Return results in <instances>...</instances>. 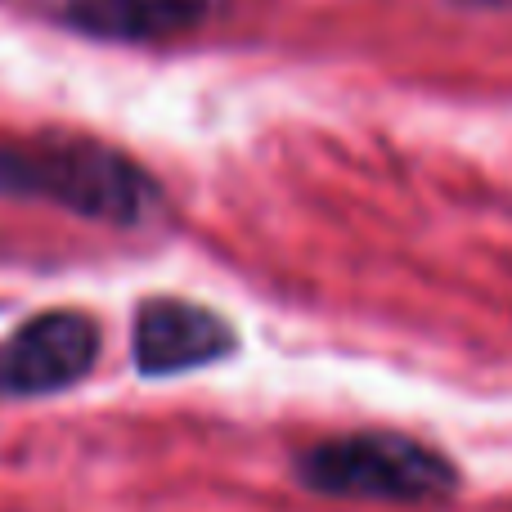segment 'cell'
Listing matches in <instances>:
<instances>
[{
    "instance_id": "obj_3",
    "label": "cell",
    "mask_w": 512,
    "mask_h": 512,
    "mask_svg": "<svg viewBox=\"0 0 512 512\" xmlns=\"http://www.w3.org/2000/svg\"><path fill=\"white\" fill-rule=\"evenodd\" d=\"M99 324L81 310H45L0 342V396H54L95 369Z\"/></svg>"
},
{
    "instance_id": "obj_6",
    "label": "cell",
    "mask_w": 512,
    "mask_h": 512,
    "mask_svg": "<svg viewBox=\"0 0 512 512\" xmlns=\"http://www.w3.org/2000/svg\"><path fill=\"white\" fill-rule=\"evenodd\" d=\"M481 5H499V0H481Z\"/></svg>"
},
{
    "instance_id": "obj_5",
    "label": "cell",
    "mask_w": 512,
    "mask_h": 512,
    "mask_svg": "<svg viewBox=\"0 0 512 512\" xmlns=\"http://www.w3.org/2000/svg\"><path fill=\"white\" fill-rule=\"evenodd\" d=\"M54 23L95 41L158 45L189 36L212 18L216 0H41Z\"/></svg>"
},
{
    "instance_id": "obj_4",
    "label": "cell",
    "mask_w": 512,
    "mask_h": 512,
    "mask_svg": "<svg viewBox=\"0 0 512 512\" xmlns=\"http://www.w3.org/2000/svg\"><path fill=\"white\" fill-rule=\"evenodd\" d=\"M230 319L185 297H153L135 310L131 328V360L144 378H171L234 355Z\"/></svg>"
},
{
    "instance_id": "obj_2",
    "label": "cell",
    "mask_w": 512,
    "mask_h": 512,
    "mask_svg": "<svg viewBox=\"0 0 512 512\" xmlns=\"http://www.w3.org/2000/svg\"><path fill=\"white\" fill-rule=\"evenodd\" d=\"M297 481L328 499L436 504L459 486V468L405 432H346L310 445L297 459Z\"/></svg>"
},
{
    "instance_id": "obj_1",
    "label": "cell",
    "mask_w": 512,
    "mask_h": 512,
    "mask_svg": "<svg viewBox=\"0 0 512 512\" xmlns=\"http://www.w3.org/2000/svg\"><path fill=\"white\" fill-rule=\"evenodd\" d=\"M0 194L50 203L122 230H135L162 212V189L140 162L104 140L63 131L0 140Z\"/></svg>"
}]
</instances>
